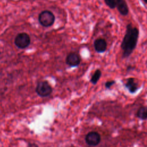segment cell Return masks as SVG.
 <instances>
[{
    "label": "cell",
    "mask_w": 147,
    "mask_h": 147,
    "mask_svg": "<svg viewBox=\"0 0 147 147\" xmlns=\"http://www.w3.org/2000/svg\"><path fill=\"white\" fill-rule=\"evenodd\" d=\"M116 82L115 80H109V81H107L105 84V87L107 88V89H110L114 84H115Z\"/></svg>",
    "instance_id": "cell-13"
},
{
    "label": "cell",
    "mask_w": 147,
    "mask_h": 147,
    "mask_svg": "<svg viewBox=\"0 0 147 147\" xmlns=\"http://www.w3.org/2000/svg\"><path fill=\"white\" fill-rule=\"evenodd\" d=\"M36 92L41 97H47L52 94V88L47 81H40L37 84Z\"/></svg>",
    "instance_id": "cell-3"
},
{
    "label": "cell",
    "mask_w": 147,
    "mask_h": 147,
    "mask_svg": "<svg viewBox=\"0 0 147 147\" xmlns=\"http://www.w3.org/2000/svg\"><path fill=\"white\" fill-rule=\"evenodd\" d=\"M38 20L39 23L44 27H49L53 25L55 17L53 13L49 10L42 11L38 15Z\"/></svg>",
    "instance_id": "cell-2"
},
{
    "label": "cell",
    "mask_w": 147,
    "mask_h": 147,
    "mask_svg": "<svg viewBox=\"0 0 147 147\" xmlns=\"http://www.w3.org/2000/svg\"><path fill=\"white\" fill-rule=\"evenodd\" d=\"M101 75H102L101 71L99 69H97L92 74L90 79V82L93 84H96L99 81V80L100 79Z\"/></svg>",
    "instance_id": "cell-11"
},
{
    "label": "cell",
    "mask_w": 147,
    "mask_h": 147,
    "mask_svg": "<svg viewBox=\"0 0 147 147\" xmlns=\"http://www.w3.org/2000/svg\"><path fill=\"white\" fill-rule=\"evenodd\" d=\"M125 86L131 94L136 93L139 89L138 84L136 81V79L133 78H129L127 79Z\"/></svg>",
    "instance_id": "cell-8"
},
{
    "label": "cell",
    "mask_w": 147,
    "mask_h": 147,
    "mask_svg": "<svg viewBox=\"0 0 147 147\" xmlns=\"http://www.w3.org/2000/svg\"><path fill=\"white\" fill-rule=\"evenodd\" d=\"M144 2L147 4V0H144Z\"/></svg>",
    "instance_id": "cell-15"
},
{
    "label": "cell",
    "mask_w": 147,
    "mask_h": 147,
    "mask_svg": "<svg viewBox=\"0 0 147 147\" xmlns=\"http://www.w3.org/2000/svg\"><path fill=\"white\" fill-rule=\"evenodd\" d=\"M116 7L122 16H126L129 14V7L125 0H117Z\"/></svg>",
    "instance_id": "cell-9"
},
{
    "label": "cell",
    "mask_w": 147,
    "mask_h": 147,
    "mask_svg": "<svg viewBox=\"0 0 147 147\" xmlns=\"http://www.w3.org/2000/svg\"><path fill=\"white\" fill-rule=\"evenodd\" d=\"M71 147H75V146H71Z\"/></svg>",
    "instance_id": "cell-16"
},
{
    "label": "cell",
    "mask_w": 147,
    "mask_h": 147,
    "mask_svg": "<svg viewBox=\"0 0 147 147\" xmlns=\"http://www.w3.org/2000/svg\"><path fill=\"white\" fill-rule=\"evenodd\" d=\"M16 46L20 49H25L30 44V38L29 35L25 32L18 33L14 39Z\"/></svg>",
    "instance_id": "cell-4"
},
{
    "label": "cell",
    "mask_w": 147,
    "mask_h": 147,
    "mask_svg": "<svg viewBox=\"0 0 147 147\" xmlns=\"http://www.w3.org/2000/svg\"><path fill=\"white\" fill-rule=\"evenodd\" d=\"M139 34L140 32L137 28L133 26L131 24L126 25L125 34L121 44L123 58H127L132 54L137 47Z\"/></svg>",
    "instance_id": "cell-1"
},
{
    "label": "cell",
    "mask_w": 147,
    "mask_h": 147,
    "mask_svg": "<svg viewBox=\"0 0 147 147\" xmlns=\"http://www.w3.org/2000/svg\"><path fill=\"white\" fill-rule=\"evenodd\" d=\"M0 53H1V52H0Z\"/></svg>",
    "instance_id": "cell-17"
},
{
    "label": "cell",
    "mask_w": 147,
    "mask_h": 147,
    "mask_svg": "<svg viewBox=\"0 0 147 147\" xmlns=\"http://www.w3.org/2000/svg\"><path fill=\"white\" fill-rule=\"evenodd\" d=\"M94 47L95 51L98 53L105 52L107 47V44L106 41L102 38L96 39L94 42Z\"/></svg>",
    "instance_id": "cell-7"
},
{
    "label": "cell",
    "mask_w": 147,
    "mask_h": 147,
    "mask_svg": "<svg viewBox=\"0 0 147 147\" xmlns=\"http://www.w3.org/2000/svg\"><path fill=\"white\" fill-rule=\"evenodd\" d=\"M136 116L137 118L142 120L147 119V107L145 106H141L140 107L137 111Z\"/></svg>",
    "instance_id": "cell-10"
},
{
    "label": "cell",
    "mask_w": 147,
    "mask_h": 147,
    "mask_svg": "<svg viewBox=\"0 0 147 147\" xmlns=\"http://www.w3.org/2000/svg\"><path fill=\"white\" fill-rule=\"evenodd\" d=\"M101 140L100 134L96 131H90L87 134L85 137V141L89 146H96Z\"/></svg>",
    "instance_id": "cell-5"
},
{
    "label": "cell",
    "mask_w": 147,
    "mask_h": 147,
    "mask_svg": "<svg viewBox=\"0 0 147 147\" xmlns=\"http://www.w3.org/2000/svg\"><path fill=\"white\" fill-rule=\"evenodd\" d=\"M81 61V59L78 53L76 52H70L65 58L66 64L70 67L78 66Z\"/></svg>",
    "instance_id": "cell-6"
},
{
    "label": "cell",
    "mask_w": 147,
    "mask_h": 147,
    "mask_svg": "<svg viewBox=\"0 0 147 147\" xmlns=\"http://www.w3.org/2000/svg\"><path fill=\"white\" fill-rule=\"evenodd\" d=\"M27 147H38V146L35 143H29Z\"/></svg>",
    "instance_id": "cell-14"
},
{
    "label": "cell",
    "mask_w": 147,
    "mask_h": 147,
    "mask_svg": "<svg viewBox=\"0 0 147 147\" xmlns=\"http://www.w3.org/2000/svg\"><path fill=\"white\" fill-rule=\"evenodd\" d=\"M105 4L111 9L116 7L117 0H104Z\"/></svg>",
    "instance_id": "cell-12"
}]
</instances>
